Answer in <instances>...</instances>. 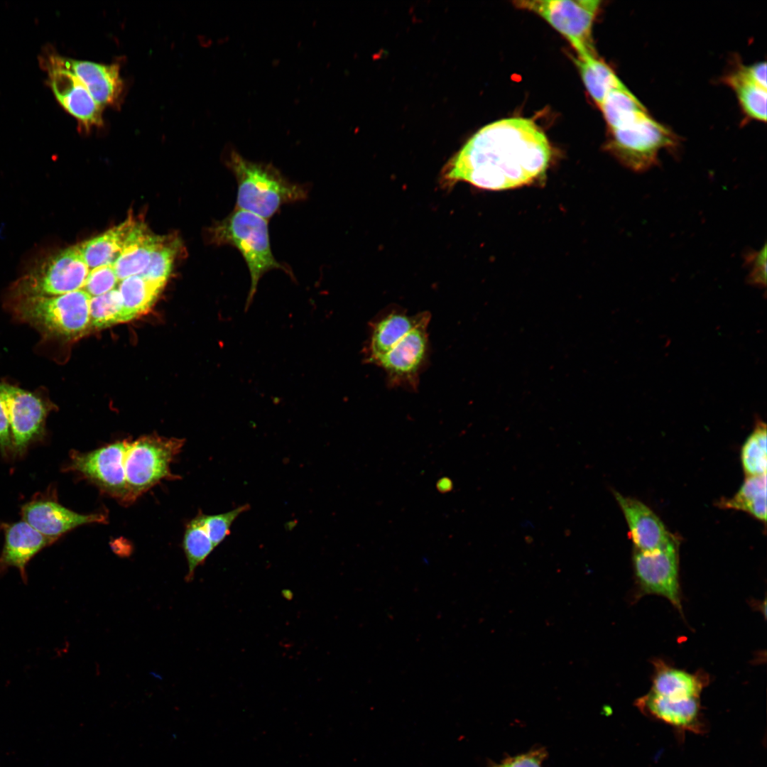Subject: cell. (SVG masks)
<instances>
[{
    "label": "cell",
    "mask_w": 767,
    "mask_h": 767,
    "mask_svg": "<svg viewBox=\"0 0 767 767\" xmlns=\"http://www.w3.org/2000/svg\"><path fill=\"white\" fill-rule=\"evenodd\" d=\"M550 158L548 138L533 121L504 119L477 131L444 166L440 183L443 188L458 182L489 190L520 187L545 176Z\"/></svg>",
    "instance_id": "1"
},
{
    "label": "cell",
    "mask_w": 767,
    "mask_h": 767,
    "mask_svg": "<svg viewBox=\"0 0 767 767\" xmlns=\"http://www.w3.org/2000/svg\"><path fill=\"white\" fill-rule=\"evenodd\" d=\"M184 444V439L152 435L119 440L85 452L72 450L65 470L127 506L162 480L179 478L172 473L170 464Z\"/></svg>",
    "instance_id": "2"
},
{
    "label": "cell",
    "mask_w": 767,
    "mask_h": 767,
    "mask_svg": "<svg viewBox=\"0 0 767 767\" xmlns=\"http://www.w3.org/2000/svg\"><path fill=\"white\" fill-rule=\"evenodd\" d=\"M223 161L236 180V209L268 220L283 205L308 197V184L290 181L272 164L249 161L232 147L226 148Z\"/></svg>",
    "instance_id": "3"
},
{
    "label": "cell",
    "mask_w": 767,
    "mask_h": 767,
    "mask_svg": "<svg viewBox=\"0 0 767 767\" xmlns=\"http://www.w3.org/2000/svg\"><path fill=\"white\" fill-rule=\"evenodd\" d=\"M208 243L229 245L243 256L249 269L251 285L244 305L250 308L260 279L273 269H280L295 281L291 268L274 257L270 242L268 220L254 213L234 208L226 217L213 223L206 231Z\"/></svg>",
    "instance_id": "4"
},
{
    "label": "cell",
    "mask_w": 767,
    "mask_h": 767,
    "mask_svg": "<svg viewBox=\"0 0 767 767\" xmlns=\"http://www.w3.org/2000/svg\"><path fill=\"white\" fill-rule=\"evenodd\" d=\"M91 297L83 290L48 297L9 298L7 307L16 320L30 325L43 339H71L90 324Z\"/></svg>",
    "instance_id": "5"
},
{
    "label": "cell",
    "mask_w": 767,
    "mask_h": 767,
    "mask_svg": "<svg viewBox=\"0 0 767 767\" xmlns=\"http://www.w3.org/2000/svg\"><path fill=\"white\" fill-rule=\"evenodd\" d=\"M677 145L672 132L646 111L610 130L606 148L625 167L643 173L658 164L660 151Z\"/></svg>",
    "instance_id": "6"
},
{
    "label": "cell",
    "mask_w": 767,
    "mask_h": 767,
    "mask_svg": "<svg viewBox=\"0 0 767 767\" xmlns=\"http://www.w3.org/2000/svg\"><path fill=\"white\" fill-rule=\"evenodd\" d=\"M89 267L78 245L61 250L18 278L9 298L56 296L83 288Z\"/></svg>",
    "instance_id": "7"
},
{
    "label": "cell",
    "mask_w": 767,
    "mask_h": 767,
    "mask_svg": "<svg viewBox=\"0 0 767 767\" xmlns=\"http://www.w3.org/2000/svg\"><path fill=\"white\" fill-rule=\"evenodd\" d=\"M513 4L543 18L570 43L577 55H596L592 31L600 1L521 0Z\"/></svg>",
    "instance_id": "8"
},
{
    "label": "cell",
    "mask_w": 767,
    "mask_h": 767,
    "mask_svg": "<svg viewBox=\"0 0 767 767\" xmlns=\"http://www.w3.org/2000/svg\"><path fill=\"white\" fill-rule=\"evenodd\" d=\"M430 320V312H421L417 324L374 363L384 371L389 386L409 391L418 388L420 375L429 359Z\"/></svg>",
    "instance_id": "9"
},
{
    "label": "cell",
    "mask_w": 767,
    "mask_h": 767,
    "mask_svg": "<svg viewBox=\"0 0 767 767\" xmlns=\"http://www.w3.org/2000/svg\"><path fill=\"white\" fill-rule=\"evenodd\" d=\"M0 396L9 423L13 452L22 455L31 444L44 436L52 403L40 392L4 381L0 382Z\"/></svg>",
    "instance_id": "10"
},
{
    "label": "cell",
    "mask_w": 767,
    "mask_h": 767,
    "mask_svg": "<svg viewBox=\"0 0 767 767\" xmlns=\"http://www.w3.org/2000/svg\"><path fill=\"white\" fill-rule=\"evenodd\" d=\"M633 564L638 582L643 592L663 596L681 611L675 540L654 551L635 550Z\"/></svg>",
    "instance_id": "11"
},
{
    "label": "cell",
    "mask_w": 767,
    "mask_h": 767,
    "mask_svg": "<svg viewBox=\"0 0 767 767\" xmlns=\"http://www.w3.org/2000/svg\"><path fill=\"white\" fill-rule=\"evenodd\" d=\"M45 64L49 84L60 105L87 131L102 126V107L93 99L79 78L63 65L61 56L50 55Z\"/></svg>",
    "instance_id": "12"
},
{
    "label": "cell",
    "mask_w": 767,
    "mask_h": 767,
    "mask_svg": "<svg viewBox=\"0 0 767 767\" xmlns=\"http://www.w3.org/2000/svg\"><path fill=\"white\" fill-rule=\"evenodd\" d=\"M23 520L36 531L55 541L66 533L83 525L107 523L102 513L82 514L70 510L56 499L37 498L21 507Z\"/></svg>",
    "instance_id": "13"
},
{
    "label": "cell",
    "mask_w": 767,
    "mask_h": 767,
    "mask_svg": "<svg viewBox=\"0 0 767 767\" xmlns=\"http://www.w3.org/2000/svg\"><path fill=\"white\" fill-rule=\"evenodd\" d=\"M653 685L648 692L660 705L675 709L700 707V695L705 680L699 675L656 663Z\"/></svg>",
    "instance_id": "14"
},
{
    "label": "cell",
    "mask_w": 767,
    "mask_h": 767,
    "mask_svg": "<svg viewBox=\"0 0 767 767\" xmlns=\"http://www.w3.org/2000/svg\"><path fill=\"white\" fill-rule=\"evenodd\" d=\"M614 496L626 521L636 550L651 552L660 549L675 539L658 516L646 504L614 491Z\"/></svg>",
    "instance_id": "15"
},
{
    "label": "cell",
    "mask_w": 767,
    "mask_h": 767,
    "mask_svg": "<svg viewBox=\"0 0 767 767\" xmlns=\"http://www.w3.org/2000/svg\"><path fill=\"white\" fill-rule=\"evenodd\" d=\"M5 540L0 554V575L9 568L18 569L23 581L27 580L26 567L30 560L55 540L41 534L23 520L3 523Z\"/></svg>",
    "instance_id": "16"
},
{
    "label": "cell",
    "mask_w": 767,
    "mask_h": 767,
    "mask_svg": "<svg viewBox=\"0 0 767 767\" xmlns=\"http://www.w3.org/2000/svg\"><path fill=\"white\" fill-rule=\"evenodd\" d=\"M421 312L410 315L398 307L379 312L369 322L368 339L363 348L365 363L374 364L400 337L418 322Z\"/></svg>",
    "instance_id": "17"
},
{
    "label": "cell",
    "mask_w": 767,
    "mask_h": 767,
    "mask_svg": "<svg viewBox=\"0 0 767 767\" xmlns=\"http://www.w3.org/2000/svg\"><path fill=\"white\" fill-rule=\"evenodd\" d=\"M61 60L100 107L113 105L119 101L124 85L117 64H102L62 56Z\"/></svg>",
    "instance_id": "18"
},
{
    "label": "cell",
    "mask_w": 767,
    "mask_h": 767,
    "mask_svg": "<svg viewBox=\"0 0 767 767\" xmlns=\"http://www.w3.org/2000/svg\"><path fill=\"white\" fill-rule=\"evenodd\" d=\"M161 236L149 232L142 222L136 221L119 256L113 263L119 281L141 273Z\"/></svg>",
    "instance_id": "19"
},
{
    "label": "cell",
    "mask_w": 767,
    "mask_h": 767,
    "mask_svg": "<svg viewBox=\"0 0 767 767\" xmlns=\"http://www.w3.org/2000/svg\"><path fill=\"white\" fill-rule=\"evenodd\" d=\"M136 220L128 217L106 232L78 245L89 268L113 264L119 256Z\"/></svg>",
    "instance_id": "20"
},
{
    "label": "cell",
    "mask_w": 767,
    "mask_h": 767,
    "mask_svg": "<svg viewBox=\"0 0 767 767\" xmlns=\"http://www.w3.org/2000/svg\"><path fill=\"white\" fill-rule=\"evenodd\" d=\"M165 285V282L151 281L139 274L120 281L118 290L122 299L126 322L146 312Z\"/></svg>",
    "instance_id": "21"
},
{
    "label": "cell",
    "mask_w": 767,
    "mask_h": 767,
    "mask_svg": "<svg viewBox=\"0 0 767 767\" xmlns=\"http://www.w3.org/2000/svg\"><path fill=\"white\" fill-rule=\"evenodd\" d=\"M574 60L587 92L599 107L611 90L624 85L596 55H577Z\"/></svg>",
    "instance_id": "22"
},
{
    "label": "cell",
    "mask_w": 767,
    "mask_h": 767,
    "mask_svg": "<svg viewBox=\"0 0 767 767\" xmlns=\"http://www.w3.org/2000/svg\"><path fill=\"white\" fill-rule=\"evenodd\" d=\"M719 506L746 512L754 518L766 521V474L746 477L731 499L720 501Z\"/></svg>",
    "instance_id": "23"
},
{
    "label": "cell",
    "mask_w": 767,
    "mask_h": 767,
    "mask_svg": "<svg viewBox=\"0 0 767 767\" xmlns=\"http://www.w3.org/2000/svg\"><path fill=\"white\" fill-rule=\"evenodd\" d=\"M609 130L633 119L646 109L625 86L611 90L599 106Z\"/></svg>",
    "instance_id": "24"
},
{
    "label": "cell",
    "mask_w": 767,
    "mask_h": 767,
    "mask_svg": "<svg viewBox=\"0 0 767 767\" xmlns=\"http://www.w3.org/2000/svg\"><path fill=\"white\" fill-rule=\"evenodd\" d=\"M183 548L187 562L188 572L186 580L193 578L195 570L203 564L215 548L202 521V512L188 522L184 533Z\"/></svg>",
    "instance_id": "25"
},
{
    "label": "cell",
    "mask_w": 767,
    "mask_h": 767,
    "mask_svg": "<svg viewBox=\"0 0 767 767\" xmlns=\"http://www.w3.org/2000/svg\"><path fill=\"white\" fill-rule=\"evenodd\" d=\"M727 81L735 91L744 112L752 119L765 121L767 89L747 80L738 70L728 76Z\"/></svg>",
    "instance_id": "26"
},
{
    "label": "cell",
    "mask_w": 767,
    "mask_h": 767,
    "mask_svg": "<svg viewBox=\"0 0 767 767\" xmlns=\"http://www.w3.org/2000/svg\"><path fill=\"white\" fill-rule=\"evenodd\" d=\"M766 425L758 420L741 450V461L746 477L766 474L767 447Z\"/></svg>",
    "instance_id": "27"
},
{
    "label": "cell",
    "mask_w": 767,
    "mask_h": 767,
    "mask_svg": "<svg viewBox=\"0 0 767 767\" xmlns=\"http://www.w3.org/2000/svg\"><path fill=\"white\" fill-rule=\"evenodd\" d=\"M89 315L90 324L97 328H104L126 322L119 290L114 288L103 295L92 297Z\"/></svg>",
    "instance_id": "28"
},
{
    "label": "cell",
    "mask_w": 767,
    "mask_h": 767,
    "mask_svg": "<svg viewBox=\"0 0 767 767\" xmlns=\"http://www.w3.org/2000/svg\"><path fill=\"white\" fill-rule=\"evenodd\" d=\"M177 241L161 236L153 250L149 263L140 273L143 278L166 283L173 266L178 250Z\"/></svg>",
    "instance_id": "29"
},
{
    "label": "cell",
    "mask_w": 767,
    "mask_h": 767,
    "mask_svg": "<svg viewBox=\"0 0 767 767\" xmlns=\"http://www.w3.org/2000/svg\"><path fill=\"white\" fill-rule=\"evenodd\" d=\"M249 508V504H245L222 513L207 515L202 513L204 526L214 548L230 534L233 523Z\"/></svg>",
    "instance_id": "30"
},
{
    "label": "cell",
    "mask_w": 767,
    "mask_h": 767,
    "mask_svg": "<svg viewBox=\"0 0 767 767\" xmlns=\"http://www.w3.org/2000/svg\"><path fill=\"white\" fill-rule=\"evenodd\" d=\"M118 281L113 264H106L89 272L82 290L91 298L99 296L114 289Z\"/></svg>",
    "instance_id": "31"
},
{
    "label": "cell",
    "mask_w": 767,
    "mask_h": 767,
    "mask_svg": "<svg viewBox=\"0 0 767 767\" xmlns=\"http://www.w3.org/2000/svg\"><path fill=\"white\" fill-rule=\"evenodd\" d=\"M744 264L749 268L747 281L750 285L765 288L766 285V246L751 250L744 255Z\"/></svg>",
    "instance_id": "32"
},
{
    "label": "cell",
    "mask_w": 767,
    "mask_h": 767,
    "mask_svg": "<svg viewBox=\"0 0 767 767\" xmlns=\"http://www.w3.org/2000/svg\"><path fill=\"white\" fill-rule=\"evenodd\" d=\"M547 756L543 748L535 749L521 755L508 757L500 764L501 767H542Z\"/></svg>",
    "instance_id": "33"
},
{
    "label": "cell",
    "mask_w": 767,
    "mask_h": 767,
    "mask_svg": "<svg viewBox=\"0 0 767 767\" xmlns=\"http://www.w3.org/2000/svg\"><path fill=\"white\" fill-rule=\"evenodd\" d=\"M0 450L3 455L13 452L9 420L3 401L0 396Z\"/></svg>",
    "instance_id": "34"
},
{
    "label": "cell",
    "mask_w": 767,
    "mask_h": 767,
    "mask_svg": "<svg viewBox=\"0 0 767 767\" xmlns=\"http://www.w3.org/2000/svg\"><path fill=\"white\" fill-rule=\"evenodd\" d=\"M738 71L747 80L767 89L766 63L765 62L740 67Z\"/></svg>",
    "instance_id": "35"
},
{
    "label": "cell",
    "mask_w": 767,
    "mask_h": 767,
    "mask_svg": "<svg viewBox=\"0 0 767 767\" xmlns=\"http://www.w3.org/2000/svg\"><path fill=\"white\" fill-rule=\"evenodd\" d=\"M437 486L440 491L442 492H446L451 489L452 483L448 479L443 478L438 482V483L437 484Z\"/></svg>",
    "instance_id": "36"
},
{
    "label": "cell",
    "mask_w": 767,
    "mask_h": 767,
    "mask_svg": "<svg viewBox=\"0 0 767 767\" xmlns=\"http://www.w3.org/2000/svg\"><path fill=\"white\" fill-rule=\"evenodd\" d=\"M489 767H501V766H500V764L499 765L493 764L491 766H489Z\"/></svg>",
    "instance_id": "37"
}]
</instances>
